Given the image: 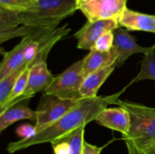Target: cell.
<instances>
[{
    "instance_id": "ac0fdd59",
    "label": "cell",
    "mask_w": 155,
    "mask_h": 154,
    "mask_svg": "<svg viewBox=\"0 0 155 154\" xmlns=\"http://www.w3.org/2000/svg\"><path fill=\"white\" fill-rule=\"evenodd\" d=\"M29 72H30V70H29L28 68L18 78L16 83L14 85L13 88H12V91H11L10 95H9L8 98L6 100L5 104L2 107H0V113H2L4 110H5L16 98H18L20 95H22V93L24 91L26 87H27V82H28Z\"/></svg>"
},
{
    "instance_id": "52a82bcc",
    "label": "cell",
    "mask_w": 155,
    "mask_h": 154,
    "mask_svg": "<svg viewBox=\"0 0 155 154\" xmlns=\"http://www.w3.org/2000/svg\"><path fill=\"white\" fill-rule=\"evenodd\" d=\"M29 70L30 72H29L28 82L25 90L22 95H20L8 107L23 100L32 98L36 93L40 92L44 94L55 78L48 70L47 67L46 60L44 59L36 60L30 66Z\"/></svg>"
},
{
    "instance_id": "30bf717a",
    "label": "cell",
    "mask_w": 155,
    "mask_h": 154,
    "mask_svg": "<svg viewBox=\"0 0 155 154\" xmlns=\"http://www.w3.org/2000/svg\"><path fill=\"white\" fill-rule=\"evenodd\" d=\"M53 29H42L24 36L22 40L12 51L5 53L0 63V80L7 76L14 69L19 67L24 62L27 50L30 44L39 35L46 30Z\"/></svg>"
},
{
    "instance_id": "7402d4cb",
    "label": "cell",
    "mask_w": 155,
    "mask_h": 154,
    "mask_svg": "<svg viewBox=\"0 0 155 154\" xmlns=\"http://www.w3.org/2000/svg\"><path fill=\"white\" fill-rule=\"evenodd\" d=\"M16 134L21 139H27L31 137L36 134V128L35 125H31L30 124H24L18 127L16 130Z\"/></svg>"
},
{
    "instance_id": "9c48e42d",
    "label": "cell",
    "mask_w": 155,
    "mask_h": 154,
    "mask_svg": "<svg viewBox=\"0 0 155 154\" xmlns=\"http://www.w3.org/2000/svg\"><path fill=\"white\" fill-rule=\"evenodd\" d=\"M114 45L113 48L117 55L116 60L117 67H120L126 60L131 55L137 53L145 54L154 48L155 45L151 47H142L136 42V39L129 31L122 27H118L113 31Z\"/></svg>"
},
{
    "instance_id": "8fae6325",
    "label": "cell",
    "mask_w": 155,
    "mask_h": 154,
    "mask_svg": "<svg viewBox=\"0 0 155 154\" xmlns=\"http://www.w3.org/2000/svg\"><path fill=\"white\" fill-rule=\"evenodd\" d=\"M97 123L101 126L114 130L127 136L130 131V114L124 107H106L95 119Z\"/></svg>"
},
{
    "instance_id": "7a4b0ae2",
    "label": "cell",
    "mask_w": 155,
    "mask_h": 154,
    "mask_svg": "<svg viewBox=\"0 0 155 154\" xmlns=\"http://www.w3.org/2000/svg\"><path fill=\"white\" fill-rule=\"evenodd\" d=\"M125 91V88L114 95L92 98H83L80 104L64 115L61 118L47 128L36 133L31 137L21 139L8 143L7 150L9 153L28 148L33 145L55 142L67 138L84 128L89 122L95 120L97 116L104 108L110 104H114L120 95Z\"/></svg>"
},
{
    "instance_id": "603a6c76",
    "label": "cell",
    "mask_w": 155,
    "mask_h": 154,
    "mask_svg": "<svg viewBox=\"0 0 155 154\" xmlns=\"http://www.w3.org/2000/svg\"><path fill=\"white\" fill-rule=\"evenodd\" d=\"M106 146L107 145L103 146H97L95 145H92L91 143H89L84 140L82 154H100Z\"/></svg>"
},
{
    "instance_id": "2e32d148",
    "label": "cell",
    "mask_w": 155,
    "mask_h": 154,
    "mask_svg": "<svg viewBox=\"0 0 155 154\" xmlns=\"http://www.w3.org/2000/svg\"><path fill=\"white\" fill-rule=\"evenodd\" d=\"M28 68L29 65L24 62L19 67L14 69L7 76L0 80V107L5 104L18 78Z\"/></svg>"
},
{
    "instance_id": "d6986e66",
    "label": "cell",
    "mask_w": 155,
    "mask_h": 154,
    "mask_svg": "<svg viewBox=\"0 0 155 154\" xmlns=\"http://www.w3.org/2000/svg\"><path fill=\"white\" fill-rule=\"evenodd\" d=\"M37 0H0V7L12 11H26L33 7Z\"/></svg>"
},
{
    "instance_id": "7c38bea8",
    "label": "cell",
    "mask_w": 155,
    "mask_h": 154,
    "mask_svg": "<svg viewBox=\"0 0 155 154\" xmlns=\"http://www.w3.org/2000/svg\"><path fill=\"white\" fill-rule=\"evenodd\" d=\"M119 26L128 31L155 33V15L143 14L126 8L117 19Z\"/></svg>"
},
{
    "instance_id": "6da1fadb",
    "label": "cell",
    "mask_w": 155,
    "mask_h": 154,
    "mask_svg": "<svg viewBox=\"0 0 155 154\" xmlns=\"http://www.w3.org/2000/svg\"><path fill=\"white\" fill-rule=\"evenodd\" d=\"M77 10L76 0H37L26 11L4 10L0 14V43L42 29H55Z\"/></svg>"
},
{
    "instance_id": "d4e9b609",
    "label": "cell",
    "mask_w": 155,
    "mask_h": 154,
    "mask_svg": "<svg viewBox=\"0 0 155 154\" xmlns=\"http://www.w3.org/2000/svg\"><path fill=\"white\" fill-rule=\"evenodd\" d=\"M148 154H155V146L154 148H152L151 149H150L148 152Z\"/></svg>"
},
{
    "instance_id": "e0dca14e",
    "label": "cell",
    "mask_w": 155,
    "mask_h": 154,
    "mask_svg": "<svg viewBox=\"0 0 155 154\" xmlns=\"http://www.w3.org/2000/svg\"><path fill=\"white\" fill-rule=\"evenodd\" d=\"M145 79L155 80V46L151 51L145 53L139 74L132 80L129 85Z\"/></svg>"
},
{
    "instance_id": "ffe728a7",
    "label": "cell",
    "mask_w": 155,
    "mask_h": 154,
    "mask_svg": "<svg viewBox=\"0 0 155 154\" xmlns=\"http://www.w3.org/2000/svg\"><path fill=\"white\" fill-rule=\"evenodd\" d=\"M84 133L85 127L67 137V140L70 143V150L68 154H82L84 142Z\"/></svg>"
},
{
    "instance_id": "4fadbf2b",
    "label": "cell",
    "mask_w": 155,
    "mask_h": 154,
    "mask_svg": "<svg viewBox=\"0 0 155 154\" xmlns=\"http://www.w3.org/2000/svg\"><path fill=\"white\" fill-rule=\"evenodd\" d=\"M23 100L5 110L0 113V132L18 121L23 119H30L32 122H36V111H33L29 107V100Z\"/></svg>"
},
{
    "instance_id": "9a60e30c",
    "label": "cell",
    "mask_w": 155,
    "mask_h": 154,
    "mask_svg": "<svg viewBox=\"0 0 155 154\" xmlns=\"http://www.w3.org/2000/svg\"><path fill=\"white\" fill-rule=\"evenodd\" d=\"M117 67L116 63L89 74L83 80L80 88V95L83 98H96L100 87L106 81Z\"/></svg>"
},
{
    "instance_id": "44dd1931",
    "label": "cell",
    "mask_w": 155,
    "mask_h": 154,
    "mask_svg": "<svg viewBox=\"0 0 155 154\" xmlns=\"http://www.w3.org/2000/svg\"><path fill=\"white\" fill-rule=\"evenodd\" d=\"M114 39L113 32L105 33L98 39L94 48L101 51H111L114 45Z\"/></svg>"
},
{
    "instance_id": "8992f818",
    "label": "cell",
    "mask_w": 155,
    "mask_h": 154,
    "mask_svg": "<svg viewBox=\"0 0 155 154\" xmlns=\"http://www.w3.org/2000/svg\"><path fill=\"white\" fill-rule=\"evenodd\" d=\"M77 10L85 15L87 21L117 20L127 8V0H76Z\"/></svg>"
},
{
    "instance_id": "5b68a950",
    "label": "cell",
    "mask_w": 155,
    "mask_h": 154,
    "mask_svg": "<svg viewBox=\"0 0 155 154\" xmlns=\"http://www.w3.org/2000/svg\"><path fill=\"white\" fill-rule=\"evenodd\" d=\"M83 59H82L71 65L54 78L44 94L74 101L83 99L80 95V88L85 79L83 73Z\"/></svg>"
},
{
    "instance_id": "ba28073f",
    "label": "cell",
    "mask_w": 155,
    "mask_h": 154,
    "mask_svg": "<svg viewBox=\"0 0 155 154\" xmlns=\"http://www.w3.org/2000/svg\"><path fill=\"white\" fill-rule=\"evenodd\" d=\"M120 27L117 20L107 19L97 21H89L74 34L77 40V48L83 50L94 48L98 39L107 32H113Z\"/></svg>"
},
{
    "instance_id": "cb8c5ba5",
    "label": "cell",
    "mask_w": 155,
    "mask_h": 154,
    "mask_svg": "<svg viewBox=\"0 0 155 154\" xmlns=\"http://www.w3.org/2000/svg\"><path fill=\"white\" fill-rule=\"evenodd\" d=\"M124 140H125L126 144H127V149H128L129 154H148V152H145L138 149L131 140L130 139H124Z\"/></svg>"
},
{
    "instance_id": "5bb4252c",
    "label": "cell",
    "mask_w": 155,
    "mask_h": 154,
    "mask_svg": "<svg viewBox=\"0 0 155 154\" xmlns=\"http://www.w3.org/2000/svg\"><path fill=\"white\" fill-rule=\"evenodd\" d=\"M117 55L112 48L110 51H101L95 48L90 50V52L83 58V73L84 78L95 71L108 66L116 63Z\"/></svg>"
},
{
    "instance_id": "277c9868",
    "label": "cell",
    "mask_w": 155,
    "mask_h": 154,
    "mask_svg": "<svg viewBox=\"0 0 155 154\" xmlns=\"http://www.w3.org/2000/svg\"><path fill=\"white\" fill-rule=\"evenodd\" d=\"M81 101L82 99L79 101L64 99L56 95L43 94L36 110L37 115L35 123L36 133L58 120L64 115L78 105Z\"/></svg>"
},
{
    "instance_id": "3957f363",
    "label": "cell",
    "mask_w": 155,
    "mask_h": 154,
    "mask_svg": "<svg viewBox=\"0 0 155 154\" xmlns=\"http://www.w3.org/2000/svg\"><path fill=\"white\" fill-rule=\"evenodd\" d=\"M114 104L124 107L130 114V128L124 139H130L145 152L155 146V108L117 99Z\"/></svg>"
}]
</instances>
